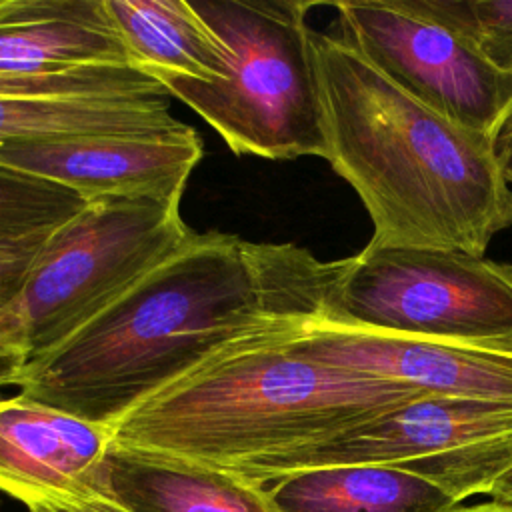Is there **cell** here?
Listing matches in <instances>:
<instances>
[{"label":"cell","instance_id":"cell-24","mask_svg":"<svg viewBox=\"0 0 512 512\" xmlns=\"http://www.w3.org/2000/svg\"><path fill=\"white\" fill-rule=\"evenodd\" d=\"M32 512H70V510H58V508H38V510H32Z\"/></svg>","mask_w":512,"mask_h":512},{"label":"cell","instance_id":"cell-11","mask_svg":"<svg viewBox=\"0 0 512 512\" xmlns=\"http://www.w3.org/2000/svg\"><path fill=\"white\" fill-rule=\"evenodd\" d=\"M110 442V428L22 394L0 400V492L30 512H126L106 482Z\"/></svg>","mask_w":512,"mask_h":512},{"label":"cell","instance_id":"cell-12","mask_svg":"<svg viewBox=\"0 0 512 512\" xmlns=\"http://www.w3.org/2000/svg\"><path fill=\"white\" fill-rule=\"evenodd\" d=\"M302 356L424 394L512 400V350L356 330L324 318L290 332Z\"/></svg>","mask_w":512,"mask_h":512},{"label":"cell","instance_id":"cell-23","mask_svg":"<svg viewBox=\"0 0 512 512\" xmlns=\"http://www.w3.org/2000/svg\"><path fill=\"white\" fill-rule=\"evenodd\" d=\"M444 512H512V506L488 500L480 504H454Z\"/></svg>","mask_w":512,"mask_h":512},{"label":"cell","instance_id":"cell-17","mask_svg":"<svg viewBox=\"0 0 512 512\" xmlns=\"http://www.w3.org/2000/svg\"><path fill=\"white\" fill-rule=\"evenodd\" d=\"M466 38L488 62L512 74V0H404Z\"/></svg>","mask_w":512,"mask_h":512},{"label":"cell","instance_id":"cell-2","mask_svg":"<svg viewBox=\"0 0 512 512\" xmlns=\"http://www.w3.org/2000/svg\"><path fill=\"white\" fill-rule=\"evenodd\" d=\"M298 326L220 350L116 422L112 444L270 486L312 470L350 430L426 396L302 356L290 344Z\"/></svg>","mask_w":512,"mask_h":512},{"label":"cell","instance_id":"cell-13","mask_svg":"<svg viewBox=\"0 0 512 512\" xmlns=\"http://www.w3.org/2000/svg\"><path fill=\"white\" fill-rule=\"evenodd\" d=\"M104 472L112 496L126 512H278L266 486L112 442Z\"/></svg>","mask_w":512,"mask_h":512},{"label":"cell","instance_id":"cell-9","mask_svg":"<svg viewBox=\"0 0 512 512\" xmlns=\"http://www.w3.org/2000/svg\"><path fill=\"white\" fill-rule=\"evenodd\" d=\"M0 96H168L102 0H0Z\"/></svg>","mask_w":512,"mask_h":512},{"label":"cell","instance_id":"cell-18","mask_svg":"<svg viewBox=\"0 0 512 512\" xmlns=\"http://www.w3.org/2000/svg\"><path fill=\"white\" fill-rule=\"evenodd\" d=\"M86 204L68 188L0 168V238L60 226Z\"/></svg>","mask_w":512,"mask_h":512},{"label":"cell","instance_id":"cell-16","mask_svg":"<svg viewBox=\"0 0 512 512\" xmlns=\"http://www.w3.org/2000/svg\"><path fill=\"white\" fill-rule=\"evenodd\" d=\"M186 126L166 96H0V144L62 136H140Z\"/></svg>","mask_w":512,"mask_h":512},{"label":"cell","instance_id":"cell-1","mask_svg":"<svg viewBox=\"0 0 512 512\" xmlns=\"http://www.w3.org/2000/svg\"><path fill=\"white\" fill-rule=\"evenodd\" d=\"M342 260L194 232L76 334L28 362L22 396L110 428L244 338L324 318Z\"/></svg>","mask_w":512,"mask_h":512},{"label":"cell","instance_id":"cell-3","mask_svg":"<svg viewBox=\"0 0 512 512\" xmlns=\"http://www.w3.org/2000/svg\"><path fill=\"white\" fill-rule=\"evenodd\" d=\"M328 164L362 200L372 242L484 256L512 224L490 138L430 110L336 32L312 28Z\"/></svg>","mask_w":512,"mask_h":512},{"label":"cell","instance_id":"cell-8","mask_svg":"<svg viewBox=\"0 0 512 512\" xmlns=\"http://www.w3.org/2000/svg\"><path fill=\"white\" fill-rule=\"evenodd\" d=\"M348 464L414 472L456 504L488 496L512 468V400L420 396L326 446L314 468Z\"/></svg>","mask_w":512,"mask_h":512},{"label":"cell","instance_id":"cell-19","mask_svg":"<svg viewBox=\"0 0 512 512\" xmlns=\"http://www.w3.org/2000/svg\"><path fill=\"white\" fill-rule=\"evenodd\" d=\"M56 228H36L0 238V312L18 296L36 256Z\"/></svg>","mask_w":512,"mask_h":512},{"label":"cell","instance_id":"cell-5","mask_svg":"<svg viewBox=\"0 0 512 512\" xmlns=\"http://www.w3.org/2000/svg\"><path fill=\"white\" fill-rule=\"evenodd\" d=\"M194 230L180 206L100 198L60 224L0 312V354L34 362L178 252Z\"/></svg>","mask_w":512,"mask_h":512},{"label":"cell","instance_id":"cell-15","mask_svg":"<svg viewBox=\"0 0 512 512\" xmlns=\"http://www.w3.org/2000/svg\"><path fill=\"white\" fill-rule=\"evenodd\" d=\"M136 68L200 82L226 78L220 38L186 0H102Z\"/></svg>","mask_w":512,"mask_h":512},{"label":"cell","instance_id":"cell-4","mask_svg":"<svg viewBox=\"0 0 512 512\" xmlns=\"http://www.w3.org/2000/svg\"><path fill=\"white\" fill-rule=\"evenodd\" d=\"M226 50V78L154 74L204 118L234 154L268 160L326 156L308 12L300 0L190 2Z\"/></svg>","mask_w":512,"mask_h":512},{"label":"cell","instance_id":"cell-14","mask_svg":"<svg viewBox=\"0 0 512 512\" xmlns=\"http://www.w3.org/2000/svg\"><path fill=\"white\" fill-rule=\"evenodd\" d=\"M266 488L278 512H444L456 504L434 482L376 464L304 470Z\"/></svg>","mask_w":512,"mask_h":512},{"label":"cell","instance_id":"cell-7","mask_svg":"<svg viewBox=\"0 0 512 512\" xmlns=\"http://www.w3.org/2000/svg\"><path fill=\"white\" fill-rule=\"evenodd\" d=\"M338 36L400 90L490 138L512 112V74L404 0L334 2Z\"/></svg>","mask_w":512,"mask_h":512},{"label":"cell","instance_id":"cell-20","mask_svg":"<svg viewBox=\"0 0 512 512\" xmlns=\"http://www.w3.org/2000/svg\"><path fill=\"white\" fill-rule=\"evenodd\" d=\"M492 146H494V154H496L500 172H502L504 180L508 182V186L512 188V112L506 118V122L502 124V128L498 130Z\"/></svg>","mask_w":512,"mask_h":512},{"label":"cell","instance_id":"cell-6","mask_svg":"<svg viewBox=\"0 0 512 512\" xmlns=\"http://www.w3.org/2000/svg\"><path fill=\"white\" fill-rule=\"evenodd\" d=\"M324 320L512 350V266L460 250L370 240L342 258Z\"/></svg>","mask_w":512,"mask_h":512},{"label":"cell","instance_id":"cell-22","mask_svg":"<svg viewBox=\"0 0 512 512\" xmlns=\"http://www.w3.org/2000/svg\"><path fill=\"white\" fill-rule=\"evenodd\" d=\"M490 500L500 502V504H508L512 506V468L508 472H504L498 482L492 486L490 490Z\"/></svg>","mask_w":512,"mask_h":512},{"label":"cell","instance_id":"cell-10","mask_svg":"<svg viewBox=\"0 0 512 512\" xmlns=\"http://www.w3.org/2000/svg\"><path fill=\"white\" fill-rule=\"evenodd\" d=\"M204 156L192 126L140 136H62L0 144V168L48 180L86 202L152 200L180 206Z\"/></svg>","mask_w":512,"mask_h":512},{"label":"cell","instance_id":"cell-21","mask_svg":"<svg viewBox=\"0 0 512 512\" xmlns=\"http://www.w3.org/2000/svg\"><path fill=\"white\" fill-rule=\"evenodd\" d=\"M24 366H26L24 356L2 352L0 354V388L18 386Z\"/></svg>","mask_w":512,"mask_h":512}]
</instances>
